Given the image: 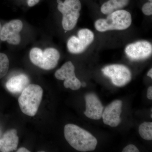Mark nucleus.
Wrapping results in <instances>:
<instances>
[{
  "mask_svg": "<svg viewBox=\"0 0 152 152\" xmlns=\"http://www.w3.org/2000/svg\"><path fill=\"white\" fill-rule=\"evenodd\" d=\"M64 134L69 144L79 151H94L97 145V140L94 136L77 125L72 124L66 125Z\"/></svg>",
  "mask_w": 152,
  "mask_h": 152,
  "instance_id": "nucleus-1",
  "label": "nucleus"
},
{
  "mask_svg": "<svg viewBox=\"0 0 152 152\" xmlns=\"http://www.w3.org/2000/svg\"><path fill=\"white\" fill-rule=\"evenodd\" d=\"M43 90L36 84H29L23 90L18 99L19 106L25 115L34 116L42 102Z\"/></svg>",
  "mask_w": 152,
  "mask_h": 152,
  "instance_id": "nucleus-2",
  "label": "nucleus"
},
{
  "mask_svg": "<svg viewBox=\"0 0 152 152\" xmlns=\"http://www.w3.org/2000/svg\"><path fill=\"white\" fill-rule=\"evenodd\" d=\"M107 15L106 19H99L95 22V27L98 31L126 30L132 24V15L127 11L119 10Z\"/></svg>",
  "mask_w": 152,
  "mask_h": 152,
  "instance_id": "nucleus-3",
  "label": "nucleus"
},
{
  "mask_svg": "<svg viewBox=\"0 0 152 152\" xmlns=\"http://www.w3.org/2000/svg\"><path fill=\"white\" fill-rule=\"evenodd\" d=\"M58 9L63 15L62 24L67 31L72 30L76 26L80 16L82 6L80 0H65L62 2L57 0Z\"/></svg>",
  "mask_w": 152,
  "mask_h": 152,
  "instance_id": "nucleus-4",
  "label": "nucleus"
},
{
  "mask_svg": "<svg viewBox=\"0 0 152 152\" xmlns=\"http://www.w3.org/2000/svg\"><path fill=\"white\" fill-rule=\"evenodd\" d=\"M30 60L34 65L39 67L50 70L56 67L60 58L58 51L50 48L43 51L41 49L34 48L30 51Z\"/></svg>",
  "mask_w": 152,
  "mask_h": 152,
  "instance_id": "nucleus-5",
  "label": "nucleus"
},
{
  "mask_svg": "<svg viewBox=\"0 0 152 152\" xmlns=\"http://www.w3.org/2000/svg\"><path fill=\"white\" fill-rule=\"evenodd\" d=\"M104 75L110 78L112 83L118 87L124 86L132 79L129 69L121 64H113L106 66L102 69Z\"/></svg>",
  "mask_w": 152,
  "mask_h": 152,
  "instance_id": "nucleus-6",
  "label": "nucleus"
},
{
  "mask_svg": "<svg viewBox=\"0 0 152 152\" xmlns=\"http://www.w3.org/2000/svg\"><path fill=\"white\" fill-rule=\"evenodd\" d=\"M94 38V35L91 31L82 29L78 32V37L72 36L69 39L67 42L68 50L72 53H81L93 42Z\"/></svg>",
  "mask_w": 152,
  "mask_h": 152,
  "instance_id": "nucleus-7",
  "label": "nucleus"
},
{
  "mask_svg": "<svg viewBox=\"0 0 152 152\" xmlns=\"http://www.w3.org/2000/svg\"><path fill=\"white\" fill-rule=\"evenodd\" d=\"M55 76L58 80H64V86L66 88L75 91L78 90L81 86V83L75 74V66L71 61L65 63L56 71Z\"/></svg>",
  "mask_w": 152,
  "mask_h": 152,
  "instance_id": "nucleus-8",
  "label": "nucleus"
},
{
  "mask_svg": "<svg viewBox=\"0 0 152 152\" xmlns=\"http://www.w3.org/2000/svg\"><path fill=\"white\" fill-rule=\"evenodd\" d=\"M23 28V24L21 21L19 20H12L1 28L0 39L2 41H7L12 45H18L21 41L19 33Z\"/></svg>",
  "mask_w": 152,
  "mask_h": 152,
  "instance_id": "nucleus-9",
  "label": "nucleus"
},
{
  "mask_svg": "<svg viewBox=\"0 0 152 152\" xmlns=\"http://www.w3.org/2000/svg\"><path fill=\"white\" fill-rule=\"evenodd\" d=\"M125 53L132 61L145 59L152 54V44L147 41H137L128 45L125 48Z\"/></svg>",
  "mask_w": 152,
  "mask_h": 152,
  "instance_id": "nucleus-10",
  "label": "nucleus"
},
{
  "mask_svg": "<svg viewBox=\"0 0 152 152\" xmlns=\"http://www.w3.org/2000/svg\"><path fill=\"white\" fill-rule=\"evenodd\" d=\"M122 102L117 100L106 107L102 115L105 124L112 127H117L119 124L121 122L120 115L122 111Z\"/></svg>",
  "mask_w": 152,
  "mask_h": 152,
  "instance_id": "nucleus-11",
  "label": "nucleus"
},
{
  "mask_svg": "<svg viewBox=\"0 0 152 152\" xmlns=\"http://www.w3.org/2000/svg\"><path fill=\"white\" fill-rule=\"evenodd\" d=\"M86 110L84 114L91 119L98 120L102 118L104 107L100 101L94 94H89L85 96Z\"/></svg>",
  "mask_w": 152,
  "mask_h": 152,
  "instance_id": "nucleus-12",
  "label": "nucleus"
},
{
  "mask_svg": "<svg viewBox=\"0 0 152 152\" xmlns=\"http://www.w3.org/2000/svg\"><path fill=\"white\" fill-rule=\"evenodd\" d=\"M17 133L16 130L12 129L4 134L2 138L0 139V151L13 152L17 150L19 142Z\"/></svg>",
  "mask_w": 152,
  "mask_h": 152,
  "instance_id": "nucleus-13",
  "label": "nucleus"
},
{
  "mask_svg": "<svg viewBox=\"0 0 152 152\" xmlns=\"http://www.w3.org/2000/svg\"><path fill=\"white\" fill-rule=\"evenodd\" d=\"M30 80L28 76L24 74L12 77L7 82L6 87L11 93L17 94L22 92L28 85Z\"/></svg>",
  "mask_w": 152,
  "mask_h": 152,
  "instance_id": "nucleus-14",
  "label": "nucleus"
},
{
  "mask_svg": "<svg viewBox=\"0 0 152 152\" xmlns=\"http://www.w3.org/2000/svg\"><path fill=\"white\" fill-rule=\"evenodd\" d=\"M129 2L130 0H109L101 7V12L104 15H108L115 11L122 10L128 6Z\"/></svg>",
  "mask_w": 152,
  "mask_h": 152,
  "instance_id": "nucleus-15",
  "label": "nucleus"
},
{
  "mask_svg": "<svg viewBox=\"0 0 152 152\" xmlns=\"http://www.w3.org/2000/svg\"><path fill=\"white\" fill-rule=\"evenodd\" d=\"M139 132L142 138L146 140H152V123L145 122L140 125Z\"/></svg>",
  "mask_w": 152,
  "mask_h": 152,
  "instance_id": "nucleus-16",
  "label": "nucleus"
},
{
  "mask_svg": "<svg viewBox=\"0 0 152 152\" xmlns=\"http://www.w3.org/2000/svg\"><path fill=\"white\" fill-rule=\"evenodd\" d=\"M10 67V61L7 55L0 53V79L7 73Z\"/></svg>",
  "mask_w": 152,
  "mask_h": 152,
  "instance_id": "nucleus-17",
  "label": "nucleus"
},
{
  "mask_svg": "<svg viewBox=\"0 0 152 152\" xmlns=\"http://www.w3.org/2000/svg\"><path fill=\"white\" fill-rule=\"evenodd\" d=\"M142 12L145 15H151L152 14V2L149 1L144 4L142 7Z\"/></svg>",
  "mask_w": 152,
  "mask_h": 152,
  "instance_id": "nucleus-18",
  "label": "nucleus"
},
{
  "mask_svg": "<svg viewBox=\"0 0 152 152\" xmlns=\"http://www.w3.org/2000/svg\"><path fill=\"white\" fill-rule=\"evenodd\" d=\"M123 152H139L140 151L137 147L134 145H128L125 147L123 149Z\"/></svg>",
  "mask_w": 152,
  "mask_h": 152,
  "instance_id": "nucleus-19",
  "label": "nucleus"
},
{
  "mask_svg": "<svg viewBox=\"0 0 152 152\" xmlns=\"http://www.w3.org/2000/svg\"><path fill=\"white\" fill-rule=\"evenodd\" d=\"M40 0H28V4L29 7H34L39 2Z\"/></svg>",
  "mask_w": 152,
  "mask_h": 152,
  "instance_id": "nucleus-20",
  "label": "nucleus"
},
{
  "mask_svg": "<svg viewBox=\"0 0 152 152\" xmlns=\"http://www.w3.org/2000/svg\"><path fill=\"white\" fill-rule=\"evenodd\" d=\"M147 97L150 100L152 99V87L150 86L149 87L148 90V92H147Z\"/></svg>",
  "mask_w": 152,
  "mask_h": 152,
  "instance_id": "nucleus-21",
  "label": "nucleus"
},
{
  "mask_svg": "<svg viewBox=\"0 0 152 152\" xmlns=\"http://www.w3.org/2000/svg\"><path fill=\"white\" fill-rule=\"evenodd\" d=\"M17 152H30V151L27 149L26 148L22 147V148H20L17 151Z\"/></svg>",
  "mask_w": 152,
  "mask_h": 152,
  "instance_id": "nucleus-22",
  "label": "nucleus"
},
{
  "mask_svg": "<svg viewBox=\"0 0 152 152\" xmlns=\"http://www.w3.org/2000/svg\"><path fill=\"white\" fill-rule=\"evenodd\" d=\"M147 76L150 77L151 78H152V69H151L148 72L147 74Z\"/></svg>",
  "mask_w": 152,
  "mask_h": 152,
  "instance_id": "nucleus-23",
  "label": "nucleus"
},
{
  "mask_svg": "<svg viewBox=\"0 0 152 152\" xmlns=\"http://www.w3.org/2000/svg\"><path fill=\"white\" fill-rule=\"evenodd\" d=\"M81 86H82L84 87H86V84L85 83H81Z\"/></svg>",
  "mask_w": 152,
  "mask_h": 152,
  "instance_id": "nucleus-24",
  "label": "nucleus"
},
{
  "mask_svg": "<svg viewBox=\"0 0 152 152\" xmlns=\"http://www.w3.org/2000/svg\"><path fill=\"white\" fill-rule=\"evenodd\" d=\"M1 23H0V32H1Z\"/></svg>",
  "mask_w": 152,
  "mask_h": 152,
  "instance_id": "nucleus-25",
  "label": "nucleus"
},
{
  "mask_svg": "<svg viewBox=\"0 0 152 152\" xmlns=\"http://www.w3.org/2000/svg\"><path fill=\"white\" fill-rule=\"evenodd\" d=\"M149 1L150 2H152V0H149Z\"/></svg>",
  "mask_w": 152,
  "mask_h": 152,
  "instance_id": "nucleus-26",
  "label": "nucleus"
},
{
  "mask_svg": "<svg viewBox=\"0 0 152 152\" xmlns=\"http://www.w3.org/2000/svg\"><path fill=\"white\" fill-rule=\"evenodd\" d=\"M151 118H152V114H151Z\"/></svg>",
  "mask_w": 152,
  "mask_h": 152,
  "instance_id": "nucleus-27",
  "label": "nucleus"
}]
</instances>
